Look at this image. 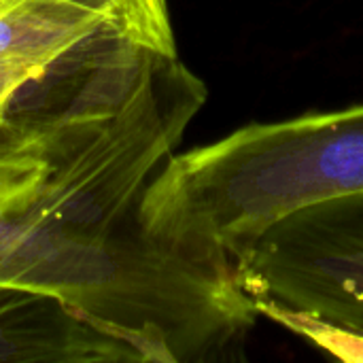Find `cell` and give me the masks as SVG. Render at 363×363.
I'll list each match as a JSON object with an SVG mask.
<instances>
[{"label":"cell","instance_id":"cell-1","mask_svg":"<svg viewBox=\"0 0 363 363\" xmlns=\"http://www.w3.org/2000/svg\"><path fill=\"white\" fill-rule=\"evenodd\" d=\"M153 55L60 64L0 117V283L102 315L128 277V223L177 145L151 100H132Z\"/></svg>","mask_w":363,"mask_h":363},{"label":"cell","instance_id":"cell-2","mask_svg":"<svg viewBox=\"0 0 363 363\" xmlns=\"http://www.w3.org/2000/svg\"><path fill=\"white\" fill-rule=\"evenodd\" d=\"M363 189V104L249 123L170 155L147 183L138 223L157 234L230 247L274 219Z\"/></svg>","mask_w":363,"mask_h":363},{"label":"cell","instance_id":"cell-3","mask_svg":"<svg viewBox=\"0 0 363 363\" xmlns=\"http://www.w3.org/2000/svg\"><path fill=\"white\" fill-rule=\"evenodd\" d=\"M230 255L251 298L363 334V189L300 206Z\"/></svg>","mask_w":363,"mask_h":363},{"label":"cell","instance_id":"cell-4","mask_svg":"<svg viewBox=\"0 0 363 363\" xmlns=\"http://www.w3.org/2000/svg\"><path fill=\"white\" fill-rule=\"evenodd\" d=\"M125 47L177 53L166 0H0V57L51 66Z\"/></svg>","mask_w":363,"mask_h":363},{"label":"cell","instance_id":"cell-5","mask_svg":"<svg viewBox=\"0 0 363 363\" xmlns=\"http://www.w3.org/2000/svg\"><path fill=\"white\" fill-rule=\"evenodd\" d=\"M74 345L66 298L0 283V362H68Z\"/></svg>","mask_w":363,"mask_h":363},{"label":"cell","instance_id":"cell-6","mask_svg":"<svg viewBox=\"0 0 363 363\" xmlns=\"http://www.w3.org/2000/svg\"><path fill=\"white\" fill-rule=\"evenodd\" d=\"M255 306L259 315L272 319L274 323H281L283 328L306 338L330 355L345 362H363V334L359 332L266 300H255Z\"/></svg>","mask_w":363,"mask_h":363},{"label":"cell","instance_id":"cell-7","mask_svg":"<svg viewBox=\"0 0 363 363\" xmlns=\"http://www.w3.org/2000/svg\"><path fill=\"white\" fill-rule=\"evenodd\" d=\"M53 66L55 64L43 66V64L0 57V117L11 115L26 98V94L32 89V85L40 81Z\"/></svg>","mask_w":363,"mask_h":363}]
</instances>
